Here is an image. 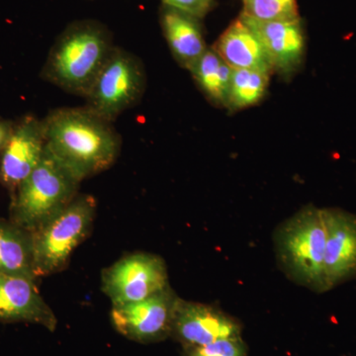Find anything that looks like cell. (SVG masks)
Segmentation results:
<instances>
[{"instance_id": "obj_1", "label": "cell", "mask_w": 356, "mask_h": 356, "mask_svg": "<svg viewBox=\"0 0 356 356\" xmlns=\"http://www.w3.org/2000/svg\"><path fill=\"white\" fill-rule=\"evenodd\" d=\"M43 123L47 147L81 181L108 170L120 154L113 123L86 107L51 110Z\"/></svg>"}, {"instance_id": "obj_2", "label": "cell", "mask_w": 356, "mask_h": 356, "mask_svg": "<svg viewBox=\"0 0 356 356\" xmlns=\"http://www.w3.org/2000/svg\"><path fill=\"white\" fill-rule=\"evenodd\" d=\"M114 48L111 32L102 22L74 21L51 47L41 77L65 92L84 98Z\"/></svg>"}, {"instance_id": "obj_3", "label": "cell", "mask_w": 356, "mask_h": 356, "mask_svg": "<svg viewBox=\"0 0 356 356\" xmlns=\"http://www.w3.org/2000/svg\"><path fill=\"white\" fill-rule=\"evenodd\" d=\"M327 229L324 208L308 205L286 220L274 236L276 255L290 278L302 286L325 293Z\"/></svg>"}, {"instance_id": "obj_4", "label": "cell", "mask_w": 356, "mask_h": 356, "mask_svg": "<svg viewBox=\"0 0 356 356\" xmlns=\"http://www.w3.org/2000/svg\"><path fill=\"white\" fill-rule=\"evenodd\" d=\"M81 182L46 145L39 165L13 196L11 222L34 233L74 200Z\"/></svg>"}, {"instance_id": "obj_5", "label": "cell", "mask_w": 356, "mask_h": 356, "mask_svg": "<svg viewBox=\"0 0 356 356\" xmlns=\"http://www.w3.org/2000/svg\"><path fill=\"white\" fill-rule=\"evenodd\" d=\"M95 213V198L88 194H77L65 209L32 233L33 267L36 277L65 268L74 250L88 236Z\"/></svg>"}, {"instance_id": "obj_6", "label": "cell", "mask_w": 356, "mask_h": 356, "mask_svg": "<svg viewBox=\"0 0 356 356\" xmlns=\"http://www.w3.org/2000/svg\"><path fill=\"white\" fill-rule=\"evenodd\" d=\"M147 74L137 56L115 46L84 99L91 112L113 123L142 99Z\"/></svg>"}, {"instance_id": "obj_7", "label": "cell", "mask_w": 356, "mask_h": 356, "mask_svg": "<svg viewBox=\"0 0 356 356\" xmlns=\"http://www.w3.org/2000/svg\"><path fill=\"white\" fill-rule=\"evenodd\" d=\"M102 290L112 306L135 303L170 286L165 261L159 255H126L102 271Z\"/></svg>"}, {"instance_id": "obj_8", "label": "cell", "mask_w": 356, "mask_h": 356, "mask_svg": "<svg viewBox=\"0 0 356 356\" xmlns=\"http://www.w3.org/2000/svg\"><path fill=\"white\" fill-rule=\"evenodd\" d=\"M177 299L168 286L142 301L112 306V325L122 336L137 343L163 341L172 334Z\"/></svg>"}, {"instance_id": "obj_9", "label": "cell", "mask_w": 356, "mask_h": 356, "mask_svg": "<svg viewBox=\"0 0 356 356\" xmlns=\"http://www.w3.org/2000/svg\"><path fill=\"white\" fill-rule=\"evenodd\" d=\"M46 151L43 120L28 114L14 123L0 158V182L14 195Z\"/></svg>"}, {"instance_id": "obj_10", "label": "cell", "mask_w": 356, "mask_h": 356, "mask_svg": "<svg viewBox=\"0 0 356 356\" xmlns=\"http://www.w3.org/2000/svg\"><path fill=\"white\" fill-rule=\"evenodd\" d=\"M241 331L238 321L216 307L178 297L172 334L184 344L185 350L241 337Z\"/></svg>"}, {"instance_id": "obj_11", "label": "cell", "mask_w": 356, "mask_h": 356, "mask_svg": "<svg viewBox=\"0 0 356 356\" xmlns=\"http://www.w3.org/2000/svg\"><path fill=\"white\" fill-rule=\"evenodd\" d=\"M327 242L325 291L356 277V215L339 208H324Z\"/></svg>"}, {"instance_id": "obj_12", "label": "cell", "mask_w": 356, "mask_h": 356, "mask_svg": "<svg viewBox=\"0 0 356 356\" xmlns=\"http://www.w3.org/2000/svg\"><path fill=\"white\" fill-rule=\"evenodd\" d=\"M35 280L21 274L0 273V322L33 323L54 332L57 318Z\"/></svg>"}, {"instance_id": "obj_13", "label": "cell", "mask_w": 356, "mask_h": 356, "mask_svg": "<svg viewBox=\"0 0 356 356\" xmlns=\"http://www.w3.org/2000/svg\"><path fill=\"white\" fill-rule=\"evenodd\" d=\"M261 38L273 64V72L285 79L296 74L304 64L306 33L302 19L259 22L241 14Z\"/></svg>"}, {"instance_id": "obj_14", "label": "cell", "mask_w": 356, "mask_h": 356, "mask_svg": "<svg viewBox=\"0 0 356 356\" xmlns=\"http://www.w3.org/2000/svg\"><path fill=\"white\" fill-rule=\"evenodd\" d=\"M233 70H250L273 74V64L257 33L238 16L212 47Z\"/></svg>"}, {"instance_id": "obj_15", "label": "cell", "mask_w": 356, "mask_h": 356, "mask_svg": "<svg viewBox=\"0 0 356 356\" xmlns=\"http://www.w3.org/2000/svg\"><path fill=\"white\" fill-rule=\"evenodd\" d=\"M200 20L165 6L159 11V23L173 58L187 70L208 49Z\"/></svg>"}, {"instance_id": "obj_16", "label": "cell", "mask_w": 356, "mask_h": 356, "mask_svg": "<svg viewBox=\"0 0 356 356\" xmlns=\"http://www.w3.org/2000/svg\"><path fill=\"white\" fill-rule=\"evenodd\" d=\"M0 273L37 278L33 267L32 233L13 222L0 221Z\"/></svg>"}, {"instance_id": "obj_17", "label": "cell", "mask_w": 356, "mask_h": 356, "mask_svg": "<svg viewBox=\"0 0 356 356\" xmlns=\"http://www.w3.org/2000/svg\"><path fill=\"white\" fill-rule=\"evenodd\" d=\"M188 70L210 102L217 106L227 107L234 70L216 51L208 48Z\"/></svg>"}, {"instance_id": "obj_18", "label": "cell", "mask_w": 356, "mask_h": 356, "mask_svg": "<svg viewBox=\"0 0 356 356\" xmlns=\"http://www.w3.org/2000/svg\"><path fill=\"white\" fill-rule=\"evenodd\" d=\"M270 74L257 70H234L226 108L238 111L261 102L268 88Z\"/></svg>"}, {"instance_id": "obj_19", "label": "cell", "mask_w": 356, "mask_h": 356, "mask_svg": "<svg viewBox=\"0 0 356 356\" xmlns=\"http://www.w3.org/2000/svg\"><path fill=\"white\" fill-rule=\"evenodd\" d=\"M243 15L259 22L300 19L297 0H243Z\"/></svg>"}, {"instance_id": "obj_20", "label": "cell", "mask_w": 356, "mask_h": 356, "mask_svg": "<svg viewBox=\"0 0 356 356\" xmlns=\"http://www.w3.org/2000/svg\"><path fill=\"white\" fill-rule=\"evenodd\" d=\"M186 356H248L247 348L241 337L219 339L214 343L187 348Z\"/></svg>"}, {"instance_id": "obj_21", "label": "cell", "mask_w": 356, "mask_h": 356, "mask_svg": "<svg viewBox=\"0 0 356 356\" xmlns=\"http://www.w3.org/2000/svg\"><path fill=\"white\" fill-rule=\"evenodd\" d=\"M163 6L202 19L214 8L215 0H161Z\"/></svg>"}, {"instance_id": "obj_22", "label": "cell", "mask_w": 356, "mask_h": 356, "mask_svg": "<svg viewBox=\"0 0 356 356\" xmlns=\"http://www.w3.org/2000/svg\"><path fill=\"white\" fill-rule=\"evenodd\" d=\"M13 126L14 122L0 118V158H1L2 152L6 147L7 140L13 132Z\"/></svg>"}]
</instances>
